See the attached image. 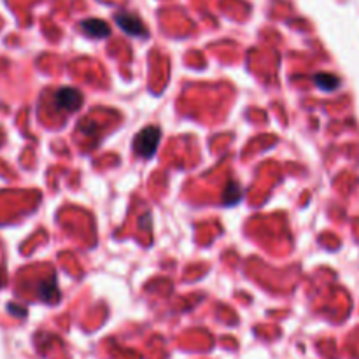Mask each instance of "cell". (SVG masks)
Returning <instances> with one entry per match:
<instances>
[{
  "label": "cell",
  "mask_w": 359,
  "mask_h": 359,
  "mask_svg": "<svg viewBox=\"0 0 359 359\" xmlns=\"http://www.w3.org/2000/svg\"><path fill=\"white\" fill-rule=\"evenodd\" d=\"M159 139H161V130L158 126H146L135 135L134 151L141 158H152L159 146Z\"/></svg>",
  "instance_id": "cell-1"
},
{
  "label": "cell",
  "mask_w": 359,
  "mask_h": 359,
  "mask_svg": "<svg viewBox=\"0 0 359 359\" xmlns=\"http://www.w3.org/2000/svg\"><path fill=\"white\" fill-rule=\"evenodd\" d=\"M314 81L315 85H317L321 89H324V91H333V89L338 88V85H340L338 78H335V76L331 74H324V72L315 76Z\"/></svg>",
  "instance_id": "cell-5"
},
{
  "label": "cell",
  "mask_w": 359,
  "mask_h": 359,
  "mask_svg": "<svg viewBox=\"0 0 359 359\" xmlns=\"http://www.w3.org/2000/svg\"><path fill=\"white\" fill-rule=\"evenodd\" d=\"M116 23H118L119 28L123 30V32H126L128 35H146L148 32H146V26L144 23H142V19L139 18V16L132 15V12H126V11H121L118 12V15L114 16Z\"/></svg>",
  "instance_id": "cell-3"
},
{
  "label": "cell",
  "mask_w": 359,
  "mask_h": 359,
  "mask_svg": "<svg viewBox=\"0 0 359 359\" xmlns=\"http://www.w3.org/2000/svg\"><path fill=\"white\" fill-rule=\"evenodd\" d=\"M2 282H4V277H2V268H0V288H2Z\"/></svg>",
  "instance_id": "cell-6"
},
{
  "label": "cell",
  "mask_w": 359,
  "mask_h": 359,
  "mask_svg": "<svg viewBox=\"0 0 359 359\" xmlns=\"http://www.w3.org/2000/svg\"><path fill=\"white\" fill-rule=\"evenodd\" d=\"M55 105L60 111L74 112L82 105V95L76 88H62L55 93Z\"/></svg>",
  "instance_id": "cell-2"
},
{
  "label": "cell",
  "mask_w": 359,
  "mask_h": 359,
  "mask_svg": "<svg viewBox=\"0 0 359 359\" xmlns=\"http://www.w3.org/2000/svg\"><path fill=\"white\" fill-rule=\"evenodd\" d=\"M81 28L86 35L95 39H105L109 34H111V28H109L107 23L96 18L85 19V21L81 23Z\"/></svg>",
  "instance_id": "cell-4"
}]
</instances>
